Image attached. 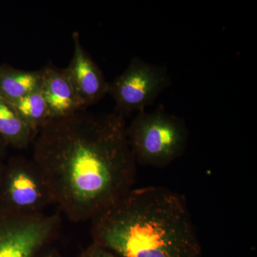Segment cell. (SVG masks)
Here are the masks:
<instances>
[{"instance_id":"obj_1","label":"cell","mask_w":257,"mask_h":257,"mask_svg":"<svg viewBox=\"0 0 257 257\" xmlns=\"http://www.w3.org/2000/svg\"><path fill=\"white\" fill-rule=\"evenodd\" d=\"M126 130L114 111L84 109L51 120L37 134L32 160L71 221L92 220L133 188L138 165Z\"/></svg>"},{"instance_id":"obj_2","label":"cell","mask_w":257,"mask_h":257,"mask_svg":"<svg viewBox=\"0 0 257 257\" xmlns=\"http://www.w3.org/2000/svg\"><path fill=\"white\" fill-rule=\"evenodd\" d=\"M91 221L94 243L122 257L202 256L187 199L167 187H133Z\"/></svg>"},{"instance_id":"obj_3","label":"cell","mask_w":257,"mask_h":257,"mask_svg":"<svg viewBox=\"0 0 257 257\" xmlns=\"http://www.w3.org/2000/svg\"><path fill=\"white\" fill-rule=\"evenodd\" d=\"M126 133L137 165L144 167H168L183 156L189 143L185 121L166 112L162 106L153 112L137 113Z\"/></svg>"},{"instance_id":"obj_4","label":"cell","mask_w":257,"mask_h":257,"mask_svg":"<svg viewBox=\"0 0 257 257\" xmlns=\"http://www.w3.org/2000/svg\"><path fill=\"white\" fill-rule=\"evenodd\" d=\"M171 84L165 66L134 57L124 72L109 82L108 94L114 101V112L125 118L146 110Z\"/></svg>"},{"instance_id":"obj_5","label":"cell","mask_w":257,"mask_h":257,"mask_svg":"<svg viewBox=\"0 0 257 257\" xmlns=\"http://www.w3.org/2000/svg\"><path fill=\"white\" fill-rule=\"evenodd\" d=\"M58 214H18L0 209V257H37L58 234Z\"/></svg>"},{"instance_id":"obj_6","label":"cell","mask_w":257,"mask_h":257,"mask_svg":"<svg viewBox=\"0 0 257 257\" xmlns=\"http://www.w3.org/2000/svg\"><path fill=\"white\" fill-rule=\"evenodd\" d=\"M5 209L18 214H42L54 204L45 179L33 160L15 159L6 174Z\"/></svg>"},{"instance_id":"obj_7","label":"cell","mask_w":257,"mask_h":257,"mask_svg":"<svg viewBox=\"0 0 257 257\" xmlns=\"http://www.w3.org/2000/svg\"><path fill=\"white\" fill-rule=\"evenodd\" d=\"M74 52L68 67L64 69L70 79L84 109L94 105L109 94V84L105 76L84 49L80 35H72Z\"/></svg>"},{"instance_id":"obj_8","label":"cell","mask_w":257,"mask_h":257,"mask_svg":"<svg viewBox=\"0 0 257 257\" xmlns=\"http://www.w3.org/2000/svg\"><path fill=\"white\" fill-rule=\"evenodd\" d=\"M40 90L48 106L52 120L61 119L84 110L64 69L52 66L42 69Z\"/></svg>"},{"instance_id":"obj_9","label":"cell","mask_w":257,"mask_h":257,"mask_svg":"<svg viewBox=\"0 0 257 257\" xmlns=\"http://www.w3.org/2000/svg\"><path fill=\"white\" fill-rule=\"evenodd\" d=\"M42 69L22 70L14 68L0 69V96L13 103L40 89Z\"/></svg>"},{"instance_id":"obj_10","label":"cell","mask_w":257,"mask_h":257,"mask_svg":"<svg viewBox=\"0 0 257 257\" xmlns=\"http://www.w3.org/2000/svg\"><path fill=\"white\" fill-rule=\"evenodd\" d=\"M36 136L13 105L0 96V137L17 148L26 149Z\"/></svg>"},{"instance_id":"obj_11","label":"cell","mask_w":257,"mask_h":257,"mask_svg":"<svg viewBox=\"0 0 257 257\" xmlns=\"http://www.w3.org/2000/svg\"><path fill=\"white\" fill-rule=\"evenodd\" d=\"M10 104L23 121L37 134L52 120L40 88Z\"/></svg>"},{"instance_id":"obj_12","label":"cell","mask_w":257,"mask_h":257,"mask_svg":"<svg viewBox=\"0 0 257 257\" xmlns=\"http://www.w3.org/2000/svg\"><path fill=\"white\" fill-rule=\"evenodd\" d=\"M83 257H122L116 253L113 252L107 248L102 247L99 245L93 243L92 246H90Z\"/></svg>"},{"instance_id":"obj_13","label":"cell","mask_w":257,"mask_h":257,"mask_svg":"<svg viewBox=\"0 0 257 257\" xmlns=\"http://www.w3.org/2000/svg\"><path fill=\"white\" fill-rule=\"evenodd\" d=\"M1 137H0V145H1V143H2V141H1ZM3 139V138H2Z\"/></svg>"},{"instance_id":"obj_14","label":"cell","mask_w":257,"mask_h":257,"mask_svg":"<svg viewBox=\"0 0 257 257\" xmlns=\"http://www.w3.org/2000/svg\"><path fill=\"white\" fill-rule=\"evenodd\" d=\"M48 257H55V256H48Z\"/></svg>"}]
</instances>
